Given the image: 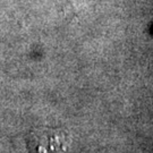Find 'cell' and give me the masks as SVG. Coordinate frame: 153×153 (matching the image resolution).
<instances>
[{"instance_id":"1","label":"cell","mask_w":153,"mask_h":153,"mask_svg":"<svg viewBox=\"0 0 153 153\" xmlns=\"http://www.w3.org/2000/svg\"><path fill=\"white\" fill-rule=\"evenodd\" d=\"M26 143L30 153H66L71 140L61 128L43 127L31 131Z\"/></svg>"}]
</instances>
